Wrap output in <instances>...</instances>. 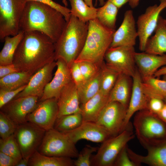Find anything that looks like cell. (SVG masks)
<instances>
[{
  "mask_svg": "<svg viewBox=\"0 0 166 166\" xmlns=\"http://www.w3.org/2000/svg\"><path fill=\"white\" fill-rule=\"evenodd\" d=\"M77 62L78 63L84 81L94 76L98 72L102 65H99L88 61Z\"/></svg>",
  "mask_w": 166,
  "mask_h": 166,
  "instance_id": "38",
  "label": "cell"
},
{
  "mask_svg": "<svg viewBox=\"0 0 166 166\" xmlns=\"http://www.w3.org/2000/svg\"><path fill=\"white\" fill-rule=\"evenodd\" d=\"M127 108L118 102H109L96 123L105 128L111 136H116L123 131Z\"/></svg>",
  "mask_w": 166,
  "mask_h": 166,
  "instance_id": "11",
  "label": "cell"
},
{
  "mask_svg": "<svg viewBox=\"0 0 166 166\" xmlns=\"http://www.w3.org/2000/svg\"><path fill=\"white\" fill-rule=\"evenodd\" d=\"M72 158L45 155L36 151L30 158V166H73L74 160Z\"/></svg>",
  "mask_w": 166,
  "mask_h": 166,
  "instance_id": "27",
  "label": "cell"
},
{
  "mask_svg": "<svg viewBox=\"0 0 166 166\" xmlns=\"http://www.w3.org/2000/svg\"><path fill=\"white\" fill-rule=\"evenodd\" d=\"M37 150L46 156L71 158H77L79 154L75 144L68 136L54 128L46 131Z\"/></svg>",
  "mask_w": 166,
  "mask_h": 166,
  "instance_id": "7",
  "label": "cell"
},
{
  "mask_svg": "<svg viewBox=\"0 0 166 166\" xmlns=\"http://www.w3.org/2000/svg\"><path fill=\"white\" fill-rule=\"evenodd\" d=\"M142 81L144 90L149 98L156 97L163 99L166 94V80L152 76L142 80Z\"/></svg>",
  "mask_w": 166,
  "mask_h": 166,
  "instance_id": "32",
  "label": "cell"
},
{
  "mask_svg": "<svg viewBox=\"0 0 166 166\" xmlns=\"http://www.w3.org/2000/svg\"><path fill=\"white\" fill-rule=\"evenodd\" d=\"M126 145L121 151L116 158L113 166H139L138 164L132 161L128 155Z\"/></svg>",
  "mask_w": 166,
  "mask_h": 166,
  "instance_id": "39",
  "label": "cell"
},
{
  "mask_svg": "<svg viewBox=\"0 0 166 166\" xmlns=\"http://www.w3.org/2000/svg\"><path fill=\"white\" fill-rule=\"evenodd\" d=\"M136 113L133 125L136 135L140 143L166 139V124L156 114L148 109Z\"/></svg>",
  "mask_w": 166,
  "mask_h": 166,
  "instance_id": "6",
  "label": "cell"
},
{
  "mask_svg": "<svg viewBox=\"0 0 166 166\" xmlns=\"http://www.w3.org/2000/svg\"><path fill=\"white\" fill-rule=\"evenodd\" d=\"M165 104L162 99L156 97H150L149 99L148 109L157 114L162 109Z\"/></svg>",
  "mask_w": 166,
  "mask_h": 166,
  "instance_id": "43",
  "label": "cell"
},
{
  "mask_svg": "<svg viewBox=\"0 0 166 166\" xmlns=\"http://www.w3.org/2000/svg\"><path fill=\"white\" fill-rule=\"evenodd\" d=\"M158 117L166 124V104L160 111L156 114Z\"/></svg>",
  "mask_w": 166,
  "mask_h": 166,
  "instance_id": "46",
  "label": "cell"
},
{
  "mask_svg": "<svg viewBox=\"0 0 166 166\" xmlns=\"http://www.w3.org/2000/svg\"><path fill=\"white\" fill-rule=\"evenodd\" d=\"M29 159L22 158L18 163L16 166H27L28 165Z\"/></svg>",
  "mask_w": 166,
  "mask_h": 166,
  "instance_id": "49",
  "label": "cell"
},
{
  "mask_svg": "<svg viewBox=\"0 0 166 166\" xmlns=\"http://www.w3.org/2000/svg\"><path fill=\"white\" fill-rule=\"evenodd\" d=\"M98 148L89 145L85 146L78 154L77 159L74 160L76 166H91V159L92 154L97 151Z\"/></svg>",
  "mask_w": 166,
  "mask_h": 166,
  "instance_id": "37",
  "label": "cell"
},
{
  "mask_svg": "<svg viewBox=\"0 0 166 166\" xmlns=\"http://www.w3.org/2000/svg\"><path fill=\"white\" fill-rule=\"evenodd\" d=\"M33 75L27 72L19 71L0 78V89L14 90L26 85Z\"/></svg>",
  "mask_w": 166,
  "mask_h": 166,
  "instance_id": "29",
  "label": "cell"
},
{
  "mask_svg": "<svg viewBox=\"0 0 166 166\" xmlns=\"http://www.w3.org/2000/svg\"><path fill=\"white\" fill-rule=\"evenodd\" d=\"M58 112L57 117L81 113L77 87L72 80L61 90L57 99Z\"/></svg>",
  "mask_w": 166,
  "mask_h": 166,
  "instance_id": "21",
  "label": "cell"
},
{
  "mask_svg": "<svg viewBox=\"0 0 166 166\" xmlns=\"http://www.w3.org/2000/svg\"><path fill=\"white\" fill-rule=\"evenodd\" d=\"M135 137L130 123L118 135L102 142L97 153L91 159V166H113L118 156L128 143Z\"/></svg>",
  "mask_w": 166,
  "mask_h": 166,
  "instance_id": "5",
  "label": "cell"
},
{
  "mask_svg": "<svg viewBox=\"0 0 166 166\" xmlns=\"http://www.w3.org/2000/svg\"><path fill=\"white\" fill-rule=\"evenodd\" d=\"M56 66V61H54L36 72L31 76L23 90L14 99L33 96H38L40 99L43 95L45 86L52 79L53 72Z\"/></svg>",
  "mask_w": 166,
  "mask_h": 166,
  "instance_id": "18",
  "label": "cell"
},
{
  "mask_svg": "<svg viewBox=\"0 0 166 166\" xmlns=\"http://www.w3.org/2000/svg\"><path fill=\"white\" fill-rule=\"evenodd\" d=\"M138 34L133 11L131 10H126L121 24L114 33L110 47L134 46Z\"/></svg>",
  "mask_w": 166,
  "mask_h": 166,
  "instance_id": "20",
  "label": "cell"
},
{
  "mask_svg": "<svg viewBox=\"0 0 166 166\" xmlns=\"http://www.w3.org/2000/svg\"><path fill=\"white\" fill-rule=\"evenodd\" d=\"M19 71L13 63L6 65H0V78Z\"/></svg>",
  "mask_w": 166,
  "mask_h": 166,
  "instance_id": "45",
  "label": "cell"
},
{
  "mask_svg": "<svg viewBox=\"0 0 166 166\" xmlns=\"http://www.w3.org/2000/svg\"><path fill=\"white\" fill-rule=\"evenodd\" d=\"M55 60L54 42L41 32H24L14 54L13 64L19 71L32 75Z\"/></svg>",
  "mask_w": 166,
  "mask_h": 166,
  "instance_id": "1",
  "label": "cell"
},
{
  "mask_svg": "<svg viewBox=\"0 0 166 166\" xmlns=\"http://www.w3.org/2000/svg\"><path fill=\"white\" fill-rule=\"evenodd\" d=\"M119 74L107 66L104 61L101 66L100 91L105 95H109Z\"/></svg>",
  "mask_w": 166,
  "mask_h": 166,
  "instance_id": "34",
  "label": "cell"
},
{
  "mask_svg": "<svg viewBox=\"0 0 166 166\" xmlns=\"http://www.w3.org/2000/svg\"><path fill=\"white\" fill-rule=\"evenodd\" d=\"M132 78V92L123 131L129 124L132 116L139 111L148 109L149 98L145 93L142 79L137 69Z\"/></svg>",
  "mask_w": 166,
  "mask_h": 166,
  "instance_id": "16",
  "label": "cell"
},
{
  "mask_svg": "<svg viewBox=\"0 0 166 166\" xmlns=\"http://www.w3.org/2000/svg\"><path fill=\"white\" fill-rule=\"evenodd\" d=\"M24 32L20 31L17 35L8 36L4 39V44L0 52V65L13 64L14 56L15 51L22 40Z\"/></svg>",
  "mask_w": 166,
  "mask_h": 166,
  "instance_id": "28",
  "label": "cell"
},
{
  "mask_svg": "<svg viewBox=\"0 0 166 166\" xmlns=\"http://www.w3.org/2000/svg\"><path fill=\"white\" fill-rule=\"evenodd\" d=\"M45 132V130L28 121L17 125L14 136L23 158L29 159L37 150Z\"/></svg>",
  "mask_w": 166,
  "mask_h": 166,
  "instance_id": "10",
  "label": "cell"
},
{
  "mask_svg": "<svg viewBox=\"0 0 166 166\" xmlns=\"http://www.w3.org/2000/svg\"><path fill=\"white\" fill-rule=\"evenodd\" d=\"M39 99L38 97L33 96L14 99L1 108L0 111L18 125L27 122V115L38 106Z\"/></svg>",
  "mask_w": 166,
  "mask_h": 166,
  "instance_id": "14",
  "label": "cell"
},
{
  "mask_svg": "<svg viewBox=\"0 0 166 166\" xmlns=\"http://www.w3.org/2000/svg\"><path fill=\"white\" fill-rule=\"evenodd\" d=\"M98 1L100 6H103L105 3L104 0H96V4H97V2Z\"/></svg>",
  "mask_w": 166,
  "mask_h": 166,
  "instance_id": "52",
  "label": "cell"
},
{
  "mask_svg": "<svg viewBox=\"0 0 166 166\" xmlns=\"http://www.w3.org/2000/svg\"><path fill=\"white\" fill-rule=\"evenodd\" d=\"M71 14L85 22L97 18V8L88 6L84 0H69Z\"/></svg>",
  "mask_w": 166,
  "mask_h": 166,
  "instance_id": "30",
  "label": "cell"
},
{
  "mask_svg": "<svg viewBox=\"0 0 166 166\" xmlns=\"http://www.w3.org/2000/svg\"><path fill=\"white\" fill-rule=\"evenodd\" d=\"M58 112L57 99H48L40 102L36 108L27 115L26 121L46 131L53 128Z\"/></svg>",
  "mask_w": 166,
  "mask_h": 166,
  "instance_id": "15",
  "label": "cell"
},
{
  "mask_svg": "<svg viewBox=\"0 0 166 166\" xmlns=\"http://www.w3.org/2000/svg\"><path fill=\"white\" fill-rule=\"evenodd\" d=\"M147 151L145 156L137 154L127 147L131 159L140 166L144 164L151 166H166V139L156 140L140 143Z\"/></svg>",
  "mask_w": 166,
  "mask_h": 166,
  "instance_id": "13",
  "label": "cell"
},
{
  "mask_svg": "<svg viewBox=\"0 0 166 166\" xmlns=\"http://www.w3.org/2000/svg\"><path fill=\"white\" fill-rule=\"evenodd\" d=\"M17 125L8 116L0 112V136L1 138L5 139L14 134Z\"/></svg>",
  "mask_w": 166,
  "mask_h": 166,
  "instance_id": "36",
  "label": "cell"
},
{
  "mask_svg": "<svg viewBox=\"0 0 166 166\" xmlns=\"http://www.w3.org/2000/svg\"><path fill=\"white\" fill-rule=\"evenodd\" d=\"M163 79L166 80V75L163 76Z\"/></svg>",
  "mask_w": 166,
  "mask_h": 166,
  "instance_id": "54",
  "label": "cell"
},
{
  "mask_svg": "<svg viewBox=\"0 0 166 166\" xmlns=\"http://www.w3.org/2000/svg\"><path fill=\"white\" fill-rule=\"evenodd\" d=\"M18 163L11 156L0 151V166H16Z\"/></svg>",
  "mask_w": 166,
  "mask_h": 166,
  "instance_id": "44",
  "label": "cell"
},
{
  "mask_svg": "<svg viewBox=\"0 0 166 166\" xmlns=\"http://www.w3.org/2000/svg\"><path fill=\"white\" fill-rule=\"evenodd\" d=\"M134 46H119L109 47L105 55L104 60L109 68L132 77L137 70Z\"/></svg>",
  "mask_w": 166,
  "mask_h": 166,
  "instance_id": "9",
  "label": "cell"
},
{
  "mask_svg": "<svg viewBox=\"0 0 166 166\" xmlns=\"http://www.w3.org/2000/svg\"><path fill=\"white\" fill-rule=\"evenodd\" d=\"M140 0H129L128 3L130 6L134 9L138 6Z\"/></svg>",
  "mask_w": 166,
  "mask_h": 166,
  "instance_id": "50",
  "label": "cell"
},
{
  "mask_svg": "<svg viewBox=\"0 0 166 166\" xmlns=\"http://www.w3.org/2000/svg\"><path fill=\"white\" fill-rule=\"evenodd\" d=\"M85 3L89 6L93 7V0H84Z\"/></svg>",
  "mask_w": 166,
  "mask_h": 166,
  "instance_id": "51",
  "label": "cell"
},
{
  "mask_svg": "<svg viewBox=\"0 0 166 166\" xmlns=\"http://www.w3.org/2000/svg\"><path fill=\"white\" fill-rule=\"evenodd\" d=\"M69 68L72 80L77 86L84 81L78 63L74 62Z\"/></svg>",
  "mask_w": 166,
  "mask_h": 166,
  "instance_id": "42",
  "label": "cell"
},
{
  "mask_svg": "<svg viewBox=\"0 0 166 166\" xmlns=\"http://www.w3.org/2000/svg\"><path fill=\"white\" fill-rule=\"evenodd\" d=\"M26 85L12 90L0 89V108L13 100L17 95L23 90Z\"/></svg>",
  "mask_w": 166,
  "mask_h": 166,
  "instance_id": "41",
  "label": "cell"
},
{
  "mask_svg": "<svg viewBox=\"0 0 166 166\" xmlns=\"http://www.w3.org/2000/svg\"><path fill=\"white\" fill-rule=\"evenodd\" d=\"M115 5L118 9L128 2L129 0H107Z\"/></svg>",
  "mask_w": 166,
  "mask_h": 166,
  "instance_id": "47",
  "label": "cell"
},
{
  "mask_svg": "<svg viewBox=\"0 0 166 166\" xmlns=\"http://www.w3.org/2000/svg\"><path fill=\"white\" fill-rule=\"evenodd\" d=\"M155 34L149 38L144 52L162 55L166 53V19L160 16L154 31Z\"/></svg>",
  "mask_w": 166,
  "mask_h": 166,
  "instance_id": "24",
  "label": "cell"
},
{
  "mask_svg": "<svg viewBox=\"0 0 166 166\" xmlns=\"http://www.w3.org/2000/svg\"><path fill=\"white\" fill-rule=\"evenodd\" d=\"M166 75V66H163L159 69L154 74L153 77H159Z\"/></svg>",
  "mask_w": 166,
  "mask_h": 166,
  "instance_id": "48",
  "label": "cell"
},
{
  "mask_svg": "<svg viewBox=\"0 0 166 166\" xmlns=\"http://www.w3.org/2000/svg\"><path fill=\"white\" fill-rule=\"evenodd\" d=\"M115 31L104 26L97 18L89 21L84 46L74 62L88 61L102 65L104 61L105 55L110 47Z\"/></svg>",
  "mask_w": 166,
  "mask_h": 166,
  "instance_id": "4",
  "label": "cell"
},
{
  "mask_svg": "<svg viewBox=\"0 0 166 166\" xmlns=\"http://www.w3.org/2000/svg\"><path fill=\"white\" fill-rule=\"evenodd\" d=\"M135 59L137 69L142 80L153 76L159 69L166 66V53L156 55L145 52H135Z\"/></svg>",
  "mask_w": 166,
  "mask_h": 166,
  "instance_id": "22",
  "label": "cell"
},
{
  "mask_svg": "<svg viewBox=\"0 0 166 166\" xmlns=\"http://www.w3.org/2000/svg\"><path fill=\"white\" fill-rule=\"evenodd\" d=\"M132 84V77L125 74H119L109 94V102H118L128 108Z\"/></svg>",
  "mask_w": 166,
  "mask_h": 166,
  "instance_id": "23",
  "label": "cell"
},
{
  "mask_svg": "<svg viewBox=\"0 0 166 166\" xmlns=\"http://www.w3.org/2000/svg\"><path fill=\"white\" fill-rule=\"evenodd\" d=\"M57 70L53 78L45 86L39 101L55 98L57 99L64 88L72 80L70 68L65 61L59 58L56 61Z\"/></svg>",
  "mask_w": 166,
  "mask_h": 166,
  "instance_id": "17",
  "label": "cell"
},
{
  "mask_svg": "<svg viewBox=\"0 0 166 166\" xmlns=\"http://www.w3.org/2000/svg\"><path fill=\"white\" fill-rule=\"evenodd\" d=\"M0 151L11 156L18 162L23 158L14 134L5 139L0 138Z\"/></svg>",
  "mask_w": 166,
  "mask_h": 166,
  "instance_id": "35",
  "label": "cell"
},
{
  "mask_svg": "<svg viewBox=\"0 0 166 166\" xmlns=\"http://www.w3.org/2000/svg\"><path fill=\"white\" fill-rule=\"evenodd\" d=\"M26 2L34 1L40 2L56 10L64 16L66 22L69 21L71 16L70 9L52 0H26Z\"/></svg>",
  "mask_w": 166,
  "mask_h": 166,
  "instance_id": "40",
  "label": "cell"
},
{
  "mask_svg": "<svg viewBox=\"0 0 166 166\" xmlns=\"http://www.w3.org/2000/svg\"><path fill=\"white\" fill-rule=\"evenodd\" d=\"M26 0H0V39L14 36L20 31V19Z\"/></svg>",
  "mask_w": 166,
  "mask_h": 166,
  "instance_id": "8",
  "label": "cell"
},
{
  "mask_svg": "<svg viewBox=\"0 0 166 166\" xmlns=\"http://www.w3.org/2000/svg\"><path fill=\"white\" fill-rule=\"evenodd\" d=\"M156 4L148 7L145 12L140 15L136 22L139 39V49L144 52L147 42L157 26L161 12L166 8V0H160Z\"/></svg>",
  "mask_w": 166,
  "mask_h": 166,
  "instance_id": "12",
  "label": "cell"
},
{
  "mask_svg": "<svg viewBox=\"0 0 166 166\" xmlns=\"http://www.w3.org/2000/svg\"><path fill=\"white\" fill-rule=\"evenodd\" d=\"M101 66L98 72L94 76L85 80L82 83L77 86L81 105L85 103L99 91Z\"/></svg>",
  "mask_w": 166,
  "mask_h": 166,
  "instance_id": "26",
  "label": "cell"
},
{
  "mask_svg": "<svg viewBox=\"0 0 166 166\" xmlns=\"http://www.w3.org/2000/svg\"><path fill=\"white\" fill-rule=\"evenodd\" d=\"M66 134L74 144L84 139L95 143H102L112 137L103 127L95 122L83 121L77 128Z\"/></svg>",
  "mask_w": 166,
  "mask_h": 166,
  "instance_id": "19",
  "label": "cell"
},
{
  "mask_svg": "<svg viewBox=\"0 0 166 166\" xmlns=\"http://www.w3.org/2000/svg\"><path fill=\"white\" fill-rule=\"evenodd\" d=\"M163 100L164 101V102L166 104V94L164 96Z\"/></svg>",
  "mask_w": 166,
  "mask_h": 166,
  "instance_id": "53",
  "label": "cell"
},
{
  "mask_svg": "<svg viewBox=\"0 0 166 166\" xmlns=\"http://www.w3.org/2000/svg\"><path fill=\"white\" fill-rule=\"evenodd\" d=\"M83 121L81 113L65 115L57 118L53 128L62 132H68L77 128Z\"/></svg>",
  "mask_w": 166,
  "mask_h": 166,
  "instance_id": "33",
  "label": "cell"
},
{
  "mask_svg": "<svg viewBox=\"0 0 166 166\" xmlns=\"http://www.w3.org/2000/svg\"><path fill=\"white\" fill-rule=\"evenodd\" d=\"M109 95L100 91L94 96L81 105L84 121L96 122L100 113L109 101Z\"/></svg>",
  "mask_w": 166,
  "mask_h": 166,
  "instance_id": "25",
  "label": "cell"
},
{
  "mask_svg": "<svg viewBox=\"0 0 166 166\" xmlns=\"http://www.w3.org/2000/svg\"><path fill=\"white\" fill-rule=\"evenodd\" d=\"M88 26L89 22H82L71 14L60 37L54 43L55 61L62 58L70 67L84 47Z\"/></svg>",
  "mask_w": 166,
  "mask_h": 166,
  "instance_id": "3",
  "label": "cell"
},
{
  "mask_svg": "<svg viewBox=\"0 0 166 166\" xmlns=\"http://www.w3.org/2000/svg\"><path fill=\"white\" fill-rule=\"evenodd\" d=\"M118 9L112 3L107 0L103 6L97 8V18L107 28L115 30Z\"/></svg>",
  "mask_w": 166,
  "mask_h": 166,
  "instance_id": "31",
  "label": "cell"
},
{
  "mask_svg": "<svg viewBox=\"0 0 166 166\" xmlns=\"http://www.w3.org/2000/svg\"><path fill=\"white\" fill-rule=\"evenodd\" d=\"M66 23L63 15L56 10L40 2L30 1L26 2L20 19V31L41 32L55 43Z\"/></svg>",
  "mask_w": 166,
  "mask_h": 166,
  "instance_id": "2",
  "label": "cell"
}]
</instances>
